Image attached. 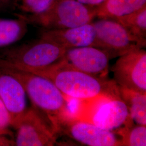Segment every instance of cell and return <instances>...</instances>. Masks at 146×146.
Returning <instances> with one entry per match:
<instances>
[{"instance_id": "cell-1", "label": "cell", "mask_w": 146, "mask_h": 146, "mask_svg": "<svg viewBox=\"0 0 146 146\" xmlns=\"http://www.w3.org/2000/svg\"><path fill=\"white\" fill-rule=\"evenodd\" d=\"M0 69L11 74L22 84L33 107L42 115L58 135L61 128L73 118L67 99L47 78L0 63Z\"/></svg>"}, {"instance_id": "cell-2", "label": "cell", "mask_w": 146, "mask_h": 146, "mask_svg": "<svg viewBox=\"0 0 146 146\" xmlns=\"http://www.w3.org/2000/svg\"><path fill=\"white\" fill-rule=\"evenodd\" d=\"M28 72L50 80L68 101H84L102 95L120 96L118 85L114 80L84 73L72 67L63 58L50 67Z\"/></svg>"}, {"instance_id": "cell-3", "label": "cell", "mask_w": 146, "mask_h": 146, "mask_svg": "<svg viewBox=\"0 0 146 146\" xmlns=\"http://www.w3.org/2000/svg\"><path fill=\"white\" fill-rule=\"evenodd\" d=\"M74 110L72 111L74 118L114 133L124 126L134 123L120 96L102 95L78 101Z\"/></svg>"}, {"instance_id": "cell-4", "label": "cell", "mask_w": 146, "mask_h": 146, "mask_svg": "<svg viewBox=\"0 0 146 146\" xmlns=\"http://www.w3.org/2000/svg\"><path fill=\"white\" fill-rule=\"evenodd\" d=\"M67 49L47 39L38 40L0 52V63L24 71L50 67L62 60Z\"/></svg>"}, {"instance_id": "cell-5", "label": "cell", "mask_w": 146, "mask_h": 146, "mask_svg": "<svg viewBox=\"0 0 146 146\" xmlns=\"http://www.w3.org/2000/svg\"><path fill=\"white\" fill-rule=\"evenodd\" d=\"M96 7H92L75 0H55L47 11L40 14L19 15L27 23L43 29H61L81 26L93 22Z\"/></svg>"}, {"instance_id": "cell-6", "label": "cell", "mask_w": 146, "mask_h": 146, "mask_svg": "<svg viewBox=\"0 0 146 146\" xmlns=\"http://www.w3.org/2000/svg\"><path fill=\"white\" fill-rule=\"evenodd\" d=\"M92 23L96 35L95 47L106 50L112 58L146 47V42L132 35L113 19H100Z\"/></svg>"}, {"instance_id": "cell-7", "label": "cell", "mask_w": 146, "mask_h": 146, "mask_svg": "<svg viewBox=\"0 0 146 146\" xmlns=\"http://www.w3.org/2000/svg\"><path fill=\"white\" fill-rule=\"evenodd\" d=\"M112 71L118 86L146 94V52L143 48L120 56Z\"/></svg>"}, {"instance_id": "cell-8", "label": "cell", "mask_w": 146, "mask_h": 146, "mask_svg": "<svg viewBox=\"0 0 146 146\" xmlns=\"http://www.w3.org/2000/svg\"><path fill=\"white\" fill-rule=\"evenodd\" d=\"M16 146H52L58 135L33 106L27 109L15 128Z\"/></svg>"}, {"instance_id": "cell-9", "label": "cell", "mask_w": 146, "mask_h": 146, "mask_svg": "<svg viewBox=\"0 0 146 146\" xmlns=\"http://www.w3.org/2000/svg\"><path fill=\"white\" fill-rule=\"evenodd\" d=\"M112 57L106 50L92 46L67 49L63 59L74 68L92 76L107 79Z\"/></svg>"}, {"instance_id": "cell-10", "label": "cell", "mask_w": 146, "mask_h": 146, "mask_svg": "<svg viewBox=\"0 0 146 146\" xmlns=\"http://www.w3.org/2000/svg\"><path fill=\"white\" fill-rule=\"evenodd\" d=\"M61 135L87 146H121L120 137L114 133L74 117L61 128Z\"/></svg>"}, {"instance_id": "cell-11", "label": "cell", "mask_w": 146, "mask_h": 146, "mask_svg": "<svg viewBox=\"0 0 146 146\" xmlns=\"http://www.w3.org/2000/svg\"><path fill=\"white\" fill-rule=\"evenodd\" d=\"M26 96L25 90L20 82L0 69V99L9 112L14 129L27 110Z\"/></svg>"}, {"instance_id": "cell-12", "label": "cell", "mask_w": 146, "mask_h": 146, "mask_svg": "<svg viewBox=\"0 0 146 146\" xmlns=\"http://www.w3.org/2000/svg\"><path fill=\"white\" fill-rule=\"evenodd\" d=\"M96 31L92 22L81 26L61 29H43L40 37L55 42L66 49L95 46Z\"/></svg>"}, {"instance_id": "cell-13", "label": "cell", "mask_w": 146, "mask_h": 146, "mask_svg": "<svg viewBox=\"0 0 146 146\" xmlns=\"http://www.w3.org/2000/svg\"><path fill=\"white\" fill-rule=\"evenodd\" d=\"M146 6V0H107L96 7V17L113 19L125 15Z\"/></svg>"}, {"instance_id": "cell-14", "label": "cell", "mask_w": 146, "mask_h": 146, "mask_svg": "<svg viewBox=\"0 0 146 146\" xmlns=\"http://www.w3.org/2000/svg\"><path fill=\"white\" fill-rule=\"evenodd\" d=\"M120 97L125 103L134 122L146 125V94L118 86Z\"/></svg>"}, {"instance_id": "cell-15", "label": "cell", "mask_w": 146, "mask_h": 146, "mask_svg": "<svg viewBox=\"0 0 146 146\" xmlns=\"http://www.w3.org/2000/svg\"><path fill=\"white\" fill-rule=\"evenodd\" d=\"M27 24L20 17L17 19H0V48L21 40L27 31Z\"/></svg>"}, {"instance_id": "cell-16", "label": "cell", "mask_w": 146, "mask_h": 146, "mask_svg": "<svg viewBox=\"0 0 146 146\" xmlns=\"http://www.w3.org/2000/svg\"><path fill=\"white\" fill-rule=\"evenodd\" d=\"M113 20L120 23L132 35L146 42V6Z\"/></svg>"}, {"instance_id": "cell-17", "label": "cell", "mask_w": 146, "mask_h": 146, "mask_svg": "<svg viewBox=\"0 0 146 146\" xmlns=\"http://www.w3.org/2000/svg\"><path fill=\"white\" fill-rule=\"evenodd\" d=\"M146 126L133 123L120 128L115 133L120 137L121 146H146Z\"/></svg>"}, {"instance_id": "cell-18", "label": "cell", "mask_w": 146, "mask_h": 146, "mask_svg": "<svg viewBox=\"0 0 146 146\" xmlns=\"http://www.w3.org/2000/svg\"><path fill=\"white\" fill-rule=\"evenodd\" d=\"M55 0H23V9L31 14H40L47 11Z\"/></svg>"}, {"instance_id": "cell-19", "label": "cell", "mask_w": 146, "mask_h": 146, "mask_svg": "<svg viewBox=\"0 0 146 146\" xmlns=\"http://www.w3.org/2000/svg\"><path fill=\"white\" fill-rule=\"evenodd\" d=\"M10 127H12L11 115L3 102L0 99V134L9 135Z\"/></svg>"}, {"instance_id": "cell-20", "label": "cell", "mask_w": 146, "mask_h": 146, "mask_svg": "<svg viewBox=\"0 0 146 146\" xmlns=\"http://www.w3.org/2000/svg\"><path fill=\"white\" fill-rule=\"evenodd\" d=\"M78 2L83 4L84 5H87L92 7H98L107 1V0H75Z\"/></svg>"}, {"instance_id": "cell-21", "label": "cell", "mask_w": 146, "mask_h": 146, "mask_svg": "<svg viewBox=\"0 0 146 146\" xmlns=\"http://www.w3.org/2000/svg\"><path fill=\"white\" fill-rule=\"evenodd\" d=\"M8 136L0 134V146H15V140L11 139Z\"/></svg>"}, {"instance_id": "cell-22", "label": "cell", "mask_w": 146, "mask_h": 146, "mask_svg": "<svg viewBox=\"0 0 146 146\" xmlns=\"http://www.w3.org/2000/svg\"><path fill=\"white\" fill-rule=\"evenodd\" d=\"M5 0H0V2H2V1H4Z\"/></svg>"}]
</instances>
